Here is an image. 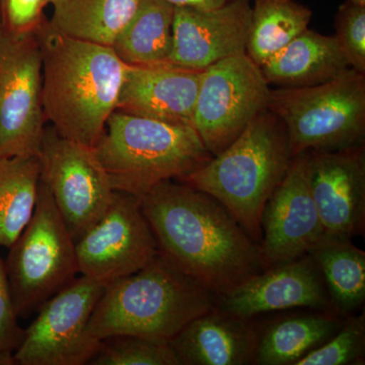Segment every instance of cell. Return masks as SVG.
<instances>
[{"label":"cell","mask_w":365,"mask_h":365,"mask_svg":"<svg viewBox=\"0 0 365 365\" xmlns=\"http://www.w3.org/2000/svg\"><path fill=\"white\" fill-rule=\"evenodd\" d=\"M251 0H230L212 9L175 7L169 64L204 71L246 52Z\"/></svg>","instance_id":"obj_14"},{"label":"cell","mask_w":365,"mask_h":365,"mask_svg":"<svg viewBox=\"0 0 365 365\" xmlns=\"http://www.w3.org/2000/svg\"><path fill=\"white\" fill-rule=\"evenodd\" d=\"M139 201L158 253L215 297L265 270L260 245L215 197L168 180Z\"/></svg>","instance_id":"obj_1"},{"label":"cell","mask_w":365,"mask_h":365,"mask_svg":"<svg viewBox=\"0 0 365 365\" xmlns=\"http://www.w3.org/2000/svg\"><path fill=\"white\" fill-rule=\"evenodd\" d=\"M39 180V157L0 158V247L9 249L30 222Z\"/></svg>","instance_id":"obj_25"},{"label":"cell","mask_w":365,"mask_h":365,"mask_svg":"<svg viewBox=\"0 0 365 365\" xmlns=\"http://www.w3.org/2000/svg\"><path fill=\"white\" fill-rule=\"evenodd\" d=\"M143 0H56L50 25L76 39L112 46Z\"/></svg>","instance_id":"obj_23"},{"label":"cell","mask_w":365,"mask_h":365,"mask_svg":"<svg viewBox=\"0 0 365 365\" xmlns=\"http://www.w3.org/2000/svg\"><path fill=\"white\" fill-rule=\"evenodd\" d=\"M9 249L4 266L18 317L39 309L79 273L76 242L40 180L32 217Z\"/></svg>","instance_id":"obj_7"},{"label":"cell","mask_w":365,"mask_h":365,"mask_svg":"<svg viewBox=\"0 0 365 365\" xmlns=\"http://www.w3.org/2000/svg\"><path fill=\"white\" fill-rule=\"evenodd\" d=\"M106 287L81 275L46 300L37 318L24 329L14 364H90L102 340L88 334V322Z\"/></svg>","instance_id":"obj_9"},{"label":"cell","mask_w":365,"mask_h":365,"mask_svg":"<svg viewBox=\"0 0 365 365\" xmlns=\"http://www.w3.org/2000/svg\"><path fill=\"white\" fill-rule=\"evenodd\" d=\"M270 86L246 52L204 69L193 127L212 157L234 143L267 109Z\"/></svg>","instance_id":"obj_8"},{"label":"cell","mask_w":365,"mask_h":365,"mask_svg":"<svg viewBox=\"0 0 365 365\" xmlns=\"http://www.w3.org/2000/svg\"><path fill=\"white\" fill-rule=\"evenodd\" d=\"M48 1H49V4H53L56 0H48Z\"/></svg>","instance_id":"obj_33"},{"label":"cell","mask_w":365,"mask_h":365,"mask_svg":"<svg viewBox=\"0 0 365 365\" xmlns=\"http://www.w3.org/2000/svg\"><path fill=\"white\" fill-rule=\"evenodd\" d=\"M39 162L40 181L76 242L104 215L116 191L93 148L60 136L52 126L45 129Z\"/></svg>","instance_id":"obj_11"},{"label":"cell","mask_w":365,"mask_h":365,"mask_svg":"<svg viewBox=\"0 0 365 365\" xmlns=\"http://www.w3.org/2000/svg\"><path fill=\"white\" fill-rule=\"evenodd\" d=\"M309 7L297 0H255L246 53L259 67L309 29Z\"/></svg>","instance_id":"obj_24"},{"label":"cell","mask_w":365,"mask_h":365,"mask_svg":"<svg viewBox=\"0 0 365 365\" xmlns=\"http://www.w3.org/2000/svg\"><path fill=\"white\" fill-rule=\"evenodd\" d=\"M37 33L13 35L0 26V158L40 155L47 121Z\"/></svg>","instance_id":"obj_10"},{"label":"cell","mask_w":365,"mask_h":365,"mask_svg":"<svg viewBox=\"0 0 365 365\" xmlns=\"http://www.w3.org/2000/svg\"><path fill=\"white\" fill-rule=\"evenodd\" d=\"M215 304L244 318L297 307L333 311L323 275L309 254L252 276L215 297Z\"/></svg>","instance_id":"obj_16"},{"label":"cell","mask_w":365,"mask_h":365,"mask_svg":"<svg viewBox=\"0 0 365 365\" xmlns=\"http://www.w3.org/2000/svg\"><path fill=\"white\" fill-rule=\"evenodd\" d=\"M267 109L284 125L294 158L364 145L365 74L349 68L322 85L271 90Z\"/></svg>","instance_id":"obj_6"},{"label":"cell","mask_w":365,"mask_h":365,"mask_svg":"<svg viewBox=\"0 0 365 365\" xmlns=\"http://www.w3.org/2000/svg\"><path fill=\"white\" fill-rule=\"evenodd\" d=\"M345 317L323 309L274 319L260 330L257 365H294L333 337Z\"/></svg>","instance_id":"obj_20"},{"label":"cell","mask_w":365,"mask_h":365,"mask_svg":"<svg viewBox=\"0 0 365 365\" xmlns=\"http://www.w3.org/2000/svg\"><path fill=\"white\" fill-rule=\"evenodd\" d=\"M345 1L350 2V4H357V6H365V0H345Z\"/></svg>","instance_id":"obj_32"},{"label":"cell","mask_w":365,"mask_h":365,"mask_svg":"<svg viewBox=\"0 0 365 365\" xmlns=\"http://www.w3.org/2000/svg\"><path fill=\"white\" fill-rule=\"evenodd\" d=\"M309 153L311 191L325 235L352 239L364 234V145Z\"/></svg>","instance_id":"obj_15"},{"label":"cell","mask_w":365,"mask_h":365,"mask_svg":"<svg viewBox=\"0 0 365 365\" xmlns=\"http://www.w3.org/2000/svg\"><path fill=\"white\" fill-rule=\"evenodd\" d=\"M278 88H309L328 83L351 68L335 36L307 29L260 67Z\"/></svg>","instance_id":"obj_19"},{"label":"cell","mask_w":365,"mask_h":365,"mask_svg":"<svg viewBox=\"0 0 365 365\" xmlns=\"http://www.w3.org/2000/svg\"><path fill=\"white\" fill-rule=\"evenodd\" d=\"M48 0H0V26L13 35H30L44 21Z\"/></svg>","instance_id":"obj_29"},{"label":"cell","mask_w":365,"mask_h":365,"mask_svg":"<svg viewBox=\"0 0 365 365\" xmlns=\"http://www.w3.org/2000/svg\"><path fill=\"white\" fill-rule=\"evenodd\" d=\"M202 73L172 64L128 66L116 111L193 127Z\"/></svg>","instance_id":"obj_17"},{"label":"cell","mask_w":365,"mask_h":365,"mask_svg":"<svg viewBox=\"0 0 365 365\" xmlns=\"http://www.w3.org/2000/svg\"><path fill=\"white\" fill-rule=\"evenodd\" d=\"M37 35L46 121L60 136L95 148L116 111L128 66L111 46L67 36L48 20Z\"/></svg>","instance_id":"obj_2"},{"label":"cell","mask_w":365,"mask_h":365,"mask_svg":"<svg viewBox=\"0 0 365 365\" xmlns=\"http://www.w3.org/2000/svg\"><path fill=\"white\" fill-rule=\"evenodd\" d=\"M260 327L215 307L170 340L181 365L255 364Z\"/></svg>","instance_id":"obj_18"},{"label":"cell","mask_w":365,"mask_h":365,"mask_svg":"<svg viewBox=\"0 0 365 365\" xmlns=\"http://www.w3.org/2000/svg\"><path fill=\"white\" fill-rule=\"evenodd\" d=\"M309 160V151L294 158L264 208L260 247L265 270L309 254L325 235L311 191Z\"/></svg>","instance_id":"obj_13"},{"label":"cell","mask_w":365,"mask_h":365,"mask_svg":"<svg viewBox=\"0 0 365 365\" xmlns=\"http://www.w3.org/2000/svg\"><path fill=\"white\" fill-rule=\"evenodd\" d=\"M91 365H181L169 340L138 335L106 338Z\"/></svg>","instance_id":"obj_26"},{"label":"cell","mask_w":365,"mask_h":365,"mask_svg":"<svg viewBox=\"0 0 365 365\" xmlns=\"http://www.w3.org/2000/svg\"><path fill=\"white\" fill-rule=\"evenodd\" d=\"M292 160L284 125L266 109L220 155L177 181L215 197L260 245L264 208Z\"/></svg>","instance_id":"obj_3"},{"label":"cell","mask_w":365,"mask_h":365,"mask_svg":"<svg viewBox=\"0 0 365 365\" xmlns=\"http://www.w3.org/2000/svg\"><path fill=\"white\" fill-rule=\"evenodd\" d=\"M79 273L106 287L145 267L158 254L138 197L116 192L111 205L76 242Z\"/></svg>","instance_id":"obj_12"},{"label":"cell","mask_w":365,"mask_h":365,"mask_svg":"<svg viewBox=\"0 0 365 365\" xmlns=\"http://www.w3.org/2000/svg\"><path fill=\"white\" fill-rule=\"evenodd\" d=\"M335 37L350 67L365 74V6L344 1L335 16Z\"/></svg>","instance_id":"obj_28"},{"label":"cell","mask_w":365,"mask_h":365,"mask_svg":"<svg viewBox=\"0 0 365 365\" xmlns=\"http://www.w3.org/2000/svg\"><path fill=\"white\" fill-rule=\"evenodd\" d=\"M93 150L113 189L138 198L212 158L194 127L119 111L109 117Z\"/></svg>","instance_id":"obj_5"},{"label":"cell","mask_w":365,"mask_h":365,"mask_svg":"<svg viewBox=\"0 0 365 365\" xmlns=\"http://www.w3.org/2000/svg\"><path fill=\"white\" fill-rule=\"evenodd\" d=\"M175 6L167 0H143L111 47L129 66L169 64Z\"/></svg>","instance_id":"obj_22"},{"label":"cell","mask_w":365,"mask_h":365,"mask_svg":"<svg viewBox=\"0 0 365 365\" xmlns=\"http://www.w3.org/2000/svg\"><path fill=\"white\" fill-rule=\"evenodd\" d=\"M215 306V295L158 253L145 267L106 287L88 332L98 340L138 335L170 341Z\"/></svg>","instance_id":"obj_4"},{"label":"cell","mask_w":365,"mask_h":365,"mask_svg":"<svg viewBox=\"0 0 365 365\" xmlns=\"http://www.w3.org/2000/svg\"><path fill=\"white\" fill-rule=\"evenodd\" d=\"M365 314H348L337 333L294 365L364 364Z\"/></svg>","instance_id":"obj_27"},{"label":"cell","mask_w":365,"mask_h":365,"mask_svg":"<svg viewBox=\"0 0 365 365\" xmlns=\"http://www.w3.org/2000/svg\"><path fill=\"white\" fill-rule=\"evenodd\" d=\"M175 7H193L198 9H212L225 6L230 0H167Z\"/></svg>","instance_id":"obj_31"},{"label":"cell","mask_w":365,"mask_h":365,"mask_svg":"<svg viewBox=\"0 0 365 365\" xmlns=\"http://www.w3.org/2000/svg\"><path fill=\"white\" fill-rule=\"evenodd\" d=\"M9 290L4 262L0 257V365H14V353L23 339Z\"/></svg>","instance_id":"obj_30"},{"label":"cell","mask_w":365,"mask_h":365,"mask_svg":"<svg viewBox=\"0 0 365 365\" xmlns=\"http://www.w3.org/2000/svg\"><path fill=\"white\" fill-rule=\"evenodd\" d=\"M323 275L331 307L348 316L365 299V253L351 239L324 235L309 252Z\"/></svg>","instance_id":"obj_21"}]
</instances>
